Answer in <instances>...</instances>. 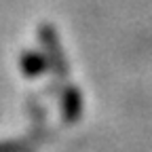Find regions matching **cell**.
<instances>
[{"label":"cell","mask_w":152,"mask_h":152,"mask_svg":"<svg viewBox=\"0 0 152 152\" xmlns=\"http://www.w3.org/2000/svg\"><path fill=\"white\" fill-rule=\"evenodd\" d=\"M23 68H26V74H40L45 70V61L40 59L38 55H26L23 57Z\"/></svg>","instance_id":"2"},{"label":"cell","mask_w":152,"mask_h":152,"mask_svg":"<svg viewBox=\"0 0 152 152\" xmlns=\"http://www.w3.org/2000/svg\"><path fill=\"white\" fill-rule=\"evenodd\" d=\"M66 114L70 121H76V116L80 114V97L76 91H68L66 95Z\"/></svg>","instance_id":"1"}]
</instances>
